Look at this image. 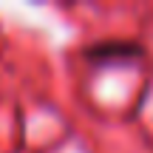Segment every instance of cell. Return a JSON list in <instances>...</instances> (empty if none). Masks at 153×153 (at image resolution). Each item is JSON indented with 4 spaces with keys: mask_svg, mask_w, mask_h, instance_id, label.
Segmentation results:
<instances>
[{
    "mask_svg": "<svg viewBox=\"0 0 153 153\" xmlns=\"http://www.w3.org/2000/svg\"><path fill=\"white\" fill-rule=\"evenodd\" d=\"M142 54V48L133 43H108V45H94L88 51L91 60H105V57H136Z\"/></svg>",
    "mask_w": 153,
    "mask_h": 153,
    "instance_id": "obj_1",
    "label": "cell"
}]
</instances>
